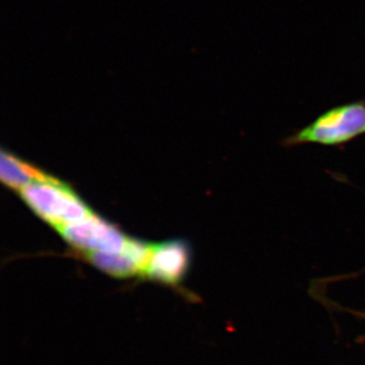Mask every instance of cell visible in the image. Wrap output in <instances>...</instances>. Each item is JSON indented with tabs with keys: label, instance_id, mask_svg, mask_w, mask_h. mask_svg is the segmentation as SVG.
Segmentation results:
<instances>
[{
	"label": "cell",
	"instance_id": "6",
	"mask_svg": "<svg viewBox=\"0 0 365 365\" xmlns=\"http://www.w3.org/2000/svg\"><path fill=\"white\" fill-rule=\"evenodd\" d=\"M49 175L32 163L16 157L9 151L1 150L0 155V179L9 188L20 192L33 182L41 181Z\"/></svg>",
	"mask_w": 365,
	"mask_h": 365
},
{
	"label": "cell",
	"instance_id": "3",
	"mask_svg": "<svg viewBox=\"0 0 365 365\" xmlns=\"http://www.w3.org/2000/svg\"><path fill=\"white\" fill-rule=\"evenodd\" d=\"M57 230L78 254L121 252L129 241L119 227L95 213Z\"/></svg>",
	"mask_w": 365,
	"mask_h": 365
},
{
	"label": "cell",
	"instance_id": "2",
	"mask_svg": "<svg viewBox=\"0 0 365 365\" xmlns=\"http://www.w3.org/2000/svg\"><path fill=\"white\" fill-rule=\"evenodd\" d=\"M19 193L34 213L56 230L93 213L71 187L50 175Z\"/></svg>",
	"mask_w": 365,
	"mask_h": 365
},
{
	"label": "cell",
	"instance_id": "1",
	"mask_svg": "<svg viewBox=\"0 0 365 365\" xmlns=\"http://www.w3.org/2000/svg\"><path fill=\"white\" fill-rule=\"evenodd\" d=\"M365 134V101L349 103L323 113L282 141L285 148L319 144L341 146Z\"/></svg>",
	"mask_w": 365,
	"mask_h": 365
},
{
	"label": "cell",
	"instance_id": "4",
	"mask_svg": "<svg viewBox=\"0 0 365 365\" xmlns=\"http://www.w3.org/2000/svg\"><path fill=\"white\" fill-rule=\"evenodd\" d=\"M191 260V249L186 241L170 240L153 245L150 259L140 278L182 292Z\"/></svg>",
	"mask_w": 365,
	"mask_h": 365
},
{
	"label": "cell",
	"instance_id": "5",
	"mask_svg": "<svg viewBox=\"0 0 365 365\" xmlns=\"http://www.w3.org/2000/svg\"><path fill=\"white\" fill-rule=\"evenodd\" d=\"M153 245L129 237L126 247L121 252H93L78 254L79 259L108 276L118 279L141 277L150 259Z\"/></svg>",
	"mask_w": 365,
	"mask_h": 365
}]
</instances>
